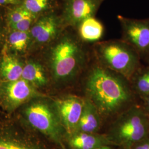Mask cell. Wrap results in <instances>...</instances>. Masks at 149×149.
<instances>
[{"mask_svg":"<svg viewBox=\"0 0 149 149\" xmlns=\"http://www.w3.org/2000/svg\"><path fill=\"white\" fill-rule=\"evenodd\" d=\"M5 42L9 53L16 55L25 53L31 45L30 33L8 29Z\"/></svg>","mask_w":149,"mask_h":149,"instance_id":"15","label":"cell"},{"mask_svg":"<svg viewBox=\"0 0 149 149\" xmlns=\"http://www.w3.org/2000/svg\"><path fill=\"white\" fill-rule=\"evenodd\" d=\"M101 64L91 69L86 91L97 111L104 114L117 112L128 103L130 93L119 77Z\"/></svg>","mask_w":149,"mask_h":149,"instance_id":"1","label":"cell"},{"mask_svg":"<svg viewBox=\"0 0 149 149\" xmlns=\"http://www.w3.org/2000/svg\"><path fill=\"white\" fill-rule=\"evenodd\" d=\"M136 86L140 93L145 97L149 96V79L146 70L139 76Z\"/></svg>","mask_w":149,"mask_h":149,"instance_id":"21","label":"cell"},{"mask_svg":"<svg viewBox=\"0 0 149 149\" xmlns=\"http://www.w3.org/2000/svg\"><path fill=\"white\" fill-rule=\"evenodd\" d=\"M134 149H149V140H143L136 143Z\"/></svg>","mask_w":149,"mask_h":149,"instance_id":"24","label":"cell"},{"mask_svg":"<svg viewBox=\"0 0 149 149\" xmlns=\"http://www.w3.org/2000/svg\"><path fill=\"white\" fill-rule=\"evenodd\" d=\"M146 108L149 112V95L146 97Z\"/></svg>","mask_w":149,"mask_h":149,"instance_id":"25","label":"cell"},{"mask_svg":"<svg viewBox=\"0 0 149 149\" xmlns=\"http://www.w3.org/2000/svg\"><path fill=\"white\" fill-rule=\"evenodd\" d=\"M85 102L70 96L58 100L55 107L63 127L69 134L75 133L83 111Z\"/></svg>","mask_w":149,"mask_h":149,"instance_id":"9","label":"cell"},{"mask_svg":"<svg viewBox=\"0 0 149 149\" xmlns=\"http://www.w3.org/2000/svg\"><path fill=\"white\" fill-rule=\"evenodd\" d=\"M122 28L123 40L139 55H149V18L137 19L118 16Z\"/></svg>","mask_w":149,"mask_h":149,"instance_id":"6","label":"cell"},{"mask_svg":"<svg viewBox=\"0 0 149 149\" xmlns=\"http://www.w3.org/2000/svg\"><path fill=\"white\" fill-rule=\"evenodd\" d=\"M94 51L99 64L127 77L138 69L139 54L123 40L97 43Z\"/></svg>","mask_w":149,"mask_h":149,"instance_id":"3","label":"cell"},{"mask_svg":"<svg viewBox=\"0 0 149 149\" xmlns=\"http://www.w3.org/2000/svg\"><path fill=\"white\" fill-rule=\"evenodd\" d=\"M22 1H23V0H22Z\"/></svg>","mask_w":149,"mask_h":149,"instance_id":"28","label":"cell"},{"mask_svg":"<svg viewBox=\"0 0 149 149\" xmlns=\"http://www.w3.org/2000/svg\"><path fill=\"white\" fill-rule=\"evenodd\" d=\"M66 28L60 14L53 11L40 17L33 25L29 33L31 45L37 47L49 46Z\"/></svg>","mask_w":149,"mask_h":149,"instance_id":"5","label":"cell"},{"mask_svg":"<svg viewBox=\"0 0 149 149\" xmlns=\"http://www.w3.org/2000/svg\"><path fill=\"white\" fill-rule=\"evenodd\" d=\"M21 78L34 87H41L47 84V77L43 65L32 60L24 65Z\"/></svg>","mask_w":149,"mask_h":149,"instance_id":"16","label":"cell"},{"mask_svg":"<svg viewBox=\"0 0 149 149\" xmlns=\"http://www.w3.org/2000/svg\"><path fill=\"white\" fill-rule=\"evenodd\" d=\"M78 37L84 42H95L101 39L104 33V26L95 17L81 22L74 29Z\"/></svg>","mask_w":149,"mask_h":149,"instance_id":"13","label":"cell"},{"mask_svg":"<svg viewBox=\"0 0 149 149\" xmlns=\"http://www.w3.org/2000/svg\"><path fill=\"white\" fill-rule=\"evenodd\" d=\"M24 116L30 125L56 143H60L64 128L56 107L48 102L36 100L27 104Z\"/></svg>","mask_w":149,"mask_h":149,"instance_id":"4","label":"cell"},{"mask_svg":"<svg viewBox=\"0 0 149 149\" xmlns=\"http://www.w3.org/2000/svg\"><path fill=\"white\" fill-rule=\"evenodd\" d=\"M148 131V122L145 114L140 109H133L117 124L116 134L124 143L136 144L144 140Z\"/></svg>","mask_w":149,"mask_h":149,"instance_id":"7","label":"cell"},{"mask_svg":"<svg viewBox=\"0 0 149 149\" xmlns=\"http://www.w3.org/2000/svg\"><path fill=\"white\" fill-rule=\"evenodd\" d=\"M37 19L31 14H29L22 18L21 21L7 28L8 29L10 30L20 32H29Z\"/></svg>","mask_w":149,"mask_h":149,"instance_id":"20","label":"cell"},{"mask_svg":"<svg viewBox=\"0 0 149 149\" xmlns=\"http://www.w3.org/2000/svg\"><path fill=\"white\" fill-rule=\"evenodd\" d=\"M100 120L98 111L90 101L85 102L83 111L76 130V133H93L98 130Z\"/></svg>","mask_w":149,"mask_h":149,"instance_id":"14","label":"cell"},{"mask_svg":"<svg viewBox=\"0 0 149 149\" xmlns=\"http://www.w3.org/2000/svg\"><path fill=\"white\" fill-rule=\"evenodd\" d=\"M54 0H23L21 5L37 18L55 11Z\"/></svg>","mask_w":149,"mask_h":149,"instance_id":"18","label":"cell"},{"mask_svg":"<svg viewBox=\"0 0 149 149\" xmlns=\"http://www.w3.org/2000/svg\"><path fill=\"white\" fill-rule=\"evenodd\" d=\"M148 56H149V55H148Z\"/></svg>","mask_w":149,"mask_h":149,"instance_id":"27","label":"cell"},{"mask_svg":"<svg viewBox=\"0 0 149 149\" xmlns=\"http://www.w3.org/2000/svg\"><path fill=\"white\" fill-rule=\"evenodd\" d=\"M146 72H147V74H148V76L149 79V69L146 70Z\"/></svg>","mask_w":149,"mask_h":149,"instance_id":"26","label":"cell"},{"mask_svg":"<svg viewBox=\"0 0 149 149\" xmlns=\"http://www.w3.org/2000/svg\"><path fill=\"white\" fill-rule=\"evenodd\" d=\"M22 1V0H0V6L18 5L21 3Z\"/></svg>","mask_w":149,"mask_h":149,"instance_id":"23","label":"cell"},{"mask_svg":"<svg viewBox=\"0 0 149 149\" xmlns=\"http://www.w3.org/2000/svg\"><path fill=\"white\" fill-rule=\"evenodd\" d=\"M70 144L74 149H95L103 146L101 138L91 133H77L70 140Z\"/></svg>","mask_w":149,"mask_h":149,"instance_id":"17","label":"cell"},{"mask_svg":"<svg viewBox=\"0 0 149 149\" xmlns=\"http://www.w3.org/2000/svg\"><path fill=\"white\" fill-rule=\"evenodd\" d=\"M104 0H64L60 16L65 28L75 29L81 22L95 17Z\"/></svg>","mask_w":149,"mask_h":149,"instance_id":"8","label":"cell"},{"mask_svg":"<svg viewBox=\"0 0 149 149\" xmlns=\"http://www.w3.org/2000/svg\"><path fill=\"white\" fill-rule=\"evenodd\" d=\"M2 91L4 103L11 109L30 101L37 95L34 87L22 78L7 82Z\"/></svg>","mask_w":149,"mask_h":149,"instance_id":"10","label":"cell"},{"mask_svg":"<svg viewBox=\"0 0 149 149\" xmlns=\"http://www.w3.org/2000/svg\"><path fill=\"white\" fill-rule=\"evenodd\" d=\"M83 43L74 29L68 28L49 45L47 63L55 79H71L84 68L87 56Z\"/></svg>","mask_w":149,"mask_h":149,"instance_id":"2","label":"cell"},{"mask_svg":"<svg viewBox=\"0 0 149 149\" xmlns=\"http://www.w3.org/2000/svg\"><path fill=\"white\" fill-rule=\"evenodd\" d=\"M63 1H64V0H63Z\"/></svg>","mask_w":149,"mask_h":149,"instance_id":"29","label":"cell"},{"mask_svg":"<svg viewBox=\"0 0 149 149\" xmlns=\"http://www.w3.org/2000/svg\"><path fill=\"white\" fill-rule=\"evenodd\" d=\"M24 65L17 55L5 49L0 58V77L7 82L21 79Z\"/></svg>","mask_w":149,"mask_h":149,"instance_id":"12","label":"cell"},{"mask_svg":"<svg viewBox=\"0 0 149 149\" xmlns=\"http://www.w3.org/2000/svg\"><path fill=\"white\" fill-rule=\"evenodd\" d=\"M0 149H46L31 134L12 129H0Z\"/></svg>","mask_w":149,"mask_h":149,"instance_id":"11","label":"cell"},{"mask_svg":"<svg viewBox=\"0 0 149 149\" xmlns=\"http://www.w3.org/2000/svg\"><path fill=\"white\" fill-rule=\"evenodd\" d=\"M29 13L22 5L21 3L18 5L14 6V7L8 11L6 15V21L7 27L21 21L25 16Z\"/></svg>","mask_w":149,"mask_h":149,"instance_id":"19","label":"cell"},{"mask_svg":"<svg viewBox=\"0 0 149 149\" xmlns=\"http://www.w3.org/2000/svg\"><path fill=\"white\" fill-rule=\"evenodd\" d=\"M8 32V28L6 21V18H3L0 13V47L6 41V36Z\"/></svg>","mask_w":149,"mask_h":149,"instance_id":"22","label":"cell"}]
</instances>
